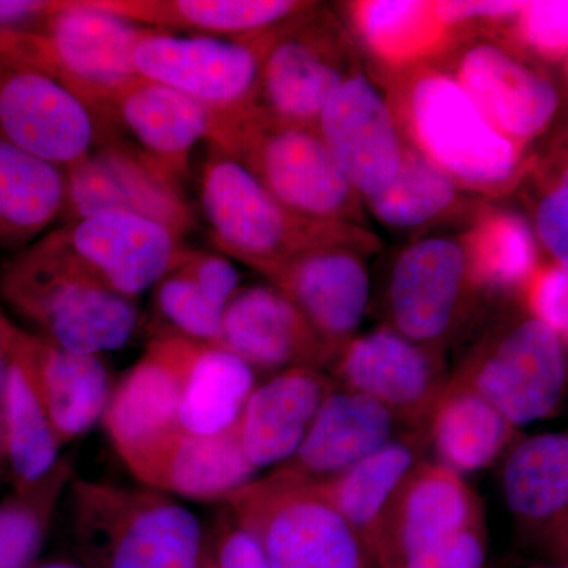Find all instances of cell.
Wrapping results in <instances>:
<instances>
[{
  "label": "cell",
  "mask_w": 568,
  "mask_h": 568,
  "mask_svg": "<svg viewBox=\"0 0 568 568\" xmlns=\"http://www.w3.org/2000/svg\"><path fill=\"white\" fill-rule=\"evenodd\" d=\"M119 457L142 487L201 503L226 500L256 473L245 457L237 424L213 436L166 433Z\"/></svg>",
  "instance_id": "18"
},
{
  "label": "cell",
  "mask_w": 568,
  "mask_h": 568,
  "mask_svg": "<svg viewBox=\"0 0 568 568\" xmlns=\"http://www.w3.org/2000/svg\"><path fill=\"white\" fill-rule=\"evenodd\" d=\"M532 317L568 339V272L558 264L537 265L525 286Z\"/></svg>",
  "instance_id": "40"
},
{
  "label": "cell",
  "mask_w": 568,
  "mask_h": 568,
  "mask_svg": "<svg viewBox=\"0 0 568 568\" xmlns=\"http://www.w3.org/2000/svg\"><path fill=\"white\" fill-rule=\"evenodd\" d=\"M241 287V276L220 254L186 250L155 286V305L170 331L220 347L224 310Z\"/></svg>",
  "instance_id": "31"
},
{
  "label": "cell",
  "mask_w": 568,
  "mask_h": 568,
  "mask_svg": "<svg viewBox=\"0 0 568 568\" xmlns=\"http://www.w3.org/2000/svg\"><path fill=\"white\" fill-rule=\"evenodd\" d=\"M261 275L301 310L334 362L361 327L372 291L364 260L353 244L310 250Z\"/></svg>",
  "instance_id": "17"
},
{
  "label": "cell",
  "mask_w": 568,
  "mask_h": 568,
  "mask_svg": "<svg viewBox=\"0 0 568 568\" xmlns=\"http://www.w3.org/2000/svg\"><path fill=\"white\" fill-rule=\"evenodd\" d=\"M470 280L476 290H525L537 268L536 239L514 212L485 213L465 239Z\"/></svg>",
  "instance_id": "36"
},
{
  "label": "cell",
  "mask_w": 568,
  "mask_h": 568,
  "mask_svg": "<svg viewBox=\"0 0 568 568\" xmlns=\"http://www.w3.org/2000/svg\"><path fill=\"white\" fill-rule=\"evenodd\" d=\"M457 196V182L418 149L406 145L395 181L366 203L377 222L394 230H413L443 215Z\"/></svg>",
  "instance_id": "37"
},
{
  "label": "cell",
  "mask_w": 568,
  "mask_h": 568,
  "mask_svg": "<svg viewBox=\"0 0 568 568\" xmlns=\"http://www.w3.org/2000/svg\"><path fill=\"white\" fill-rule=\"evenodd\" d=\"M406 119L416 149L455 182L496 190L518 174L521 148L485 118L457 78L418 77L407 92Z\"/></svg>",
  "instance_id": "7"
},
{
  "label": "cell",
  "mask_w": 568,
  "mask_h": 568,
  "mask_svg": "<svg viewBox=\"0 0 568 568\" xmlns=\"http://www.w3.org/2000/svg\"><path fill=\"white\" fill-rule=\"evenodd\" d=\"M71 532L89 568H201L207 537L193 511L151 488L73 480Z\"/></svg>",
  "instance_id": "2"
},
{
  "label": "cell",
  "mask_w": 568,
  "mask_h": 568,
  "mask_svg": "<svg viewBox=\"0 0 568 568\" xmlns=\"http://www.w3.org/2000/svg\"><path fill=\"white\" fill-rule=\"evenodd\" d=\"M272 568H376L364 541L312 481L274 470L226 500Z\"/></svg>",
  "instance_id": "5"
},
{
  "label": "cell",
  "mask_w": 568,
  "mask_h": 568,
  "mask_svg": "<svg viewBox=\"0 0 568 568\" xmlns=\"http://www.w3.org/2000/svg\"><path fill=\"white\" fill-rule=\"evenodd\" d=\"M396 424L394 414L375 399L336 388L304 443L276 470L312 484L331 480L394 439Z\"/></svg>",
  "instance_id": "26"
},
{
  "label": "cell",
  "mask_w": 568,
  "mask_h": 568,
  "mask_svg": "<svg viewBox=\"0 0 568 568\" xmlns=\"http://www.w3.org/2000/svg\"><path fill=\"white\" fill-rule=\"evenodd\" d=\"M457 81L485 118L519 145L544 132L558 111L551 81L495 43L469 48Z\"/></svg>",
  "instance_id": "23"
},
{
  "label": "cell",
  "mask_w": 568,
  "mask_h": 568,
  "mask_svg": "<svg viewBox=\"0 0 568 568\" xmlns=\"http://www.w3.org/2000/svg\"><path fill=\"white\" fill-rule=\"evenodd\" d=\"M437 463L458 474L487 469L514 446L517 426L450 376L424 426Z\"/></svg>",
  "instance_id": "30"
},
{
  "label": "cell",
  "mask_w": 568,
  "mask_h": 568,
  "mask_svg": "<svg viewBox=\"0 0 568 568\" xmlns=\"http://www.w3.org/2000/svg\"><path fill=\"white\" fill-rule=\"evenodd\" d=\"M336 388L332 377L308 366L283 369L254 388L237 422L250 465L257 470L293 457Z\"/></svg>",
  "instance_id": "24"
},
{
  "label": "cell",
  "mask_w": 568,
  "mask_h": 568,
  "mask_svg": "<svg viewBox=\"0 0 568 568\" xmlns=\"http://www.w3.org/2000/svg\"><path fill=\"white\" fill-rule=\"evenodd\" d=\"M254 372L222 347L201 345L183 387L179 425L182 432L213 436L237 424L254 390Z\"/></svg>",
  "instance_id": "34"
},
{
  "label": "cell",
  "mask_w": 568,
  "mask_h": 568,
  "mask_svg": "<svg viewBox=\"0 0 568 568\" xmlns=\"http://www.w3.org/2000/svg\"><path fill=\"white\" fill-rule=\"evenodd\" d=\"M73 467L70 458H61L37 487L0 503V568H31L73 481Z\"/></svg>",
  "instance_id": "38"
},
{
  "label": "cell",
  "mask_w": 568,
  "mask_h": 568,
  "mask_svg": "<svg viewBox=\"0 0 568 568\" xmlns=\"http://www.w3.org/2000/svg\"><path fill=\"white\" fill-rule=\"evenodd\" d=\"M0 409L11 476L17 491H28L58 466L61 462L59 448L62 446L33 386L22 351V331L18 327L11 338L9 365L0 392Z\"/></svg>",
  "instance_id": "32"
},
{
  "label": "cell",
  "mask_w": 568,
  "mask_h": 568,
  "mask_svg": "<svg viewBox=\"0 0 568 568\" xmlns=\"http://www.w3.org/2000/svg\"><path fill=\"white\" fill-rule=\"evenodd\" d=\"M31 568H89V567H82V566H77V564H71V562H48V564H43V566H37V567H31Z\"/></svg>",
  "instance_id": "48"
},
{
  "label": "cell",
  "mask_w": 568,
  "mask_h": 568,
  "mask_svg": "<svg viewBox=\"0 0 568 568\" xmlns=\"http://www.w3.org/2000/svg\"><path fill=\"white\" fill-rule=\"evenodd\" d=\"M58 234L84 271L132 301L162 282L189 250L170 227L132 213L88 216Z\"/></svg>",
  "instance_id": "15"
},
{
  "label": "cell",
  "mask_w": 568,
  "mask_h": 568,
  "mask_svg": "<svg viewBox=\"0 0 568 568\" xmlns=\"http://www.w3.org/2000/svg\"><path fill=\"white\" fill-rule=\"evenodd\" d=\"M559 185L566 186V189H568V163H567V166L564 168V173H562V178H560Z\"/></svg>",
  "instance_id": "52"
},
{
  "label": "cell",
  "mask_w": 568,
  "mask_h": 568,
  "mask_svg": "<svg viewBox=\"0 0 568 568\" xmlns=\"http://www.w3.org/2000/svg\"><path fill=\"white\" fill-rule=\"evenodd\" d=\"M428 450L424 429H407L346 473L316 484L364 541L375 566L396 503Z\"/></svg>",
  "instance_id": "25"
},
{
  "label": "cell",
  "mask_w": 568,
  "mask_h": 568,
  "mask_svg": "<svg viewBox=\"0 0 568 568\" xmlns=\"http://www.w3.org/2000/svg\"><path fill=\"white\" fill-rule=\"evenodd\" d=\"M478 507L462 474L425 462L396 503L376 567L439 568L448 538Z\"/></svg>",
  "instance_id": "21"
},
{
  "label": "cell",
  "mask_w": 568,
  "mask_h": 568,
  "mask_svg": "<svg viewBox=\"0 0 568 568\" xmlns=\"http://www.w3.org/2000/svg\"><path fill=\"white\" fill-rule=\"evenodd\" d=\"M102 125L106 133H125L130 148L182 186L194 148L211 138L212 114L183 93L138 77L112 99Z\"/></svg>",
  "instance_id": "20"
},
{
  "label": "cell",
  "mask_w": 568,
  "mask_h": 568,
  "mask_svg": "<svg viewBox=\"0 0 568 568\" xmlns=\"http://www.w3.org/2000/svg\"><path fill=\"white\" fill-rule=\"evenodd\" d=\"M201 568H215L212 566L211 560L207 559V555H205V560H204L203 567H201Z\"/></svg>",
  "instance_id": "53"
},
{
  "label": "cell",
  "mask_w": 568,
  "mask_h": 568,
  "mask_svg": "<svg viewBox=\"0 0 568 568\" xmlns=\"http://www.w3.org/2000/svg\"><path fill=\"white\" fill-rule=\"evenodd\" d=\"M528 568H568V560H556L551 566H532Z\"/></svg>",
  "instance_id": "49"
},
{
  "label": "cell",
  "mask_w": 568,
  "mask_h": 568,
  "mask_svg": "<svg viewBox=\"0 0 568 568\" xmlns=\"http://www.w3.org/2000/svg\"><path fill=\"white\" fill-rule=\"evenodd\" d=\"M108 11L155 31L244 40L278 28L312 3L294 0H93Z\"/></svg>",
  "instance_id": "29"
},
{
  "label": "cell",
  "mask_w": 568,
  "mask_h": 568,
  "mask_svg": "<svg viewBox=\"0 0 568 568\" xmlns=\"http://www.w3.org/2000/svg\"><path fill=\"white\" fill-rule=\"evenodd\" d=\"M102 136L95 112L61 82L0 61V140L65 171Z\"/></svg>",
  "instance_id": "12"
},
{
  "label": "cell",
  "mask_w": 568,
  "mask_h": 568,
  "mask_svg": "<svg viewBox=\"0 0 568 568\" xmlns=\"http://www.w3.org/2000/svg\"><path fill=\"white\" fill-rule=\"evenodd\" d=\"M518 36L545 59L568 58V2H525Z\"/></svg>",
  "instance_id": "39"
},
{
  "label": "cell",
  "mask_w": 568,
  "mask_h": 568,
  "mask_svg": "<svg viewBox=\"0 0 568 568\" xmlns=\"http://www.w3.org/2000/svg\"><path fill=\"white\" fill-rule=\"evenodd\" d=\"M312 7L275 29L250 104L275 121L306 129H316L332 93L351 73L331 29L308 13Z\"/></svg>",
  "instance_id": "14"
},
{
  "label": "cell",
  "mask_w": 568,
  "mask_h": 568,
  "mask_svg": "<svg viewBox=\"0 0 568 568\" xmlns=\"http://www.w3.org/2000/svg\"><path fill=\"white\" fill-rule=\"evenodd\" d=\"M145 31L93 0H59L54 13L26 37L21 65L61 82L102 122L112 99L138 78L134 50Z\"/></svg>",
  "instance_id": "6"
},
{
  "label": "cell",
  "mask_w": 568,
  "mask_h": 568,
  "mask_svg": "<svg viewBox=\"0 0 568 568\" xmlns=\"http://www.w3.org/2000/svg\"><path fill=\"white\" fill-rule=\"evenodd\" d=\"M220 347L263 372L332 364L301 310L282 291L264 284L239 287L224 310Z\"/></svg>",
  "instance_id": "22"
},
{
  "label": "cell",
  "mask_w": 568,
  "mask_h": 568,
  "mask_svg": "<svg viewBox=\"0 0 568 568\" xmlns=\"http://www.w3.org/2000/svg\"><path fill=\"white\" fill-rule=\"evenodd\" d=\"M207 538V559L215 568H272L260 538L242 526L230 508L220 515Z\"/></svg>",
  "instance_id": "41"
},
{
  "label": "cell",
  "mask_w": 568,
  "mask_h": 568,
  "mask_svg": "<svg viewBox=\"0 0 568 568\" xmlns=\"http://www.w3.org/2000/svg\"><path fill=\"white\" fill-rule=\"evenodd\" d=\"M566 355H567V366H568V339L566 342Z\"/></svg>",
  "instance_id": "54"
},
{
  "label": "cell",
  "mask_w": 568,
  "mask_h": 568,
  "mask_svg": "<svg viewBox=\"0 0 568 568\" xmlns=\"http://www.w3.org/2000/svg\"><path fill=\"white\" fill-rule=\"evenodd\" d=\"M201 345L168 328L153 336L140 361L112 388L103 425L118 455L153 437L182 432L183 387Z\"/></svg>",
  "instance_id": "19"
},
{
  "label": "cell",
  "mask_w": 568,
  "mask_h": 568,
  "mask_svg": "<svg viewBox=\"0 0 568 568\" xmlns=\"http://www.w3.org/2000/svg\"><path fill=\"white\" fill-rule=\"evenodd\" d=\"M200 197L213 244L254 268L335 244H353V226L298 215L268 192L237 160L207 142Z\"/></svg>",
  "instance_id": "4"
},
{
  "label": "cell",
  "mask_w": 568,
  "mask_h": 568,
  "mask_svg": "<svg viewBox=\"0 0 568 568\" xmlns=\"http://www.w3.org/2000/svg\"><path fill=\"white\" fill-rule=\"evenodd\" d=\"M0 293L41 338L77 354L121 349L140 324L132 298L112 293L65 248L58 231L22 250L0 272Z\"/></svg>",
  "instance_id": "1"
},
{
  "label": "cell",
  "mask_w": 568,
  "mask_h": 568,
  "mask_svg": "<svg viewBox=\"0 0 568 568\" xmlns=\"http://www.w3.org/2000/svg\"><path fill=\"white\" fill-rule=\"evenodd\" d=\"M488 530L484 507H478L448 538L439 568H487Z\"/></svg>",
  "instance_id": "42"
},
{
  "label": "cell",
  "mask_w": 568,
  "mask_h": 568,
  "mask_svg": "<svg viewBox=\"0 0 568 568\" xmlns=\"http://www.w3.org/2000/svg\"><path fill=\"white\" fill-rule=\"evenodd\" d=\"M465 245L425 237L396 257L387 286L390 327L439 353L465 324L476 293Z\"/></svg>",
  "instance_id": "10"
},
{
  "label": "cell",
  "mask_w": 568,
  "mask_h": 568,
  "mask_svg": "<svg viewBox=\"0 0 568 568\" xmlns=\"http://www.w3.org/2000/svg\"><path fill=\"white\" fill-rule=\"evenodd\" d=\"M353 20L368 50L388 65L428 58L443 48L448 31L436 2H358L353 7Z\"/></svg>",
  "instance_id": "35"
},
{
  "label": "cell",
  "mask_w": 568,
  "mask_h": 568,
  "mask_svg": "<svg viewBox=\"0 0 568 568\" xmlns=\"http://www.w3.org/2000/svg\"><path fill=\"white\" fill-rule=\"evenodd\" d=\"M558 560H568V536L564 541L562 549H560V556Z\"/></svg>",
  "instance_id": "51"
},
{
  "label": "cell",
  "mask_w": 568,
  "mask_h": 568,
  "mask_svg": "<svg viewBox=\"0 0 568 568\" xmlns=\"http://www.w3.org/2000/svg\"><path fill=\"white\" fill-rule=\"evenodd\" d=\"M536 231L555 264L568 272V189L556 186L545 194L536 212Z\"/></svg>",
  "instance_id": "43"
},
{
  "label": "cell",
  "mask_w": 568,
  "mask_h": 568,
  "mask_svg": "<svg viewBox=\"0 0 568 568\" xmlns=\"http://www.w3.org/2000/svg\"><path fill=\"white\" fill-rule=\"evenodd\" d=\"M65 224L100 213H132L162 223L181 237L196 224L181 186L115 134L104 136L65 170Z\"/></svg>",
  "instance_id": "11"
},
{
  "label": "cell",
  "mask_w": 568,
  "mask_h": 568,
  "mask_svg": "<svg viewBox=\"0 0 568 568\" xmlns=\"http://www.w3.org/2000/svg\"><path fill=\"white\" fill-rule=\"evenodd\" d=\"M316 129L358 196L372 200L395 181L406 145L390 103L365 74H347Z\"/></svg>",
  "instance_id": "16"
},
{
  "label": "cell",
  "mask_w": 568,
  "mask_h": 568,
  "mask_svg": "<svg viewBox=\"0 0 568 568\" xmlns=\"http://www.w3.org/2000/svg\"><path fill=\"white\" fill-rule=\"evenodd\" d=\"M14 325L0 313V392H2L3 379H6L7 365H9V354L11 338L14 334Z\"/></svg>",
  "instance_id": "46"
},
{
  "label": "cell",
  "mask_w": 568,
  "mask_h": 568,
  "mask_svg": "<svg viewBox=\"0 0 568 568\" xmlns=\"http://www.w3.org/2000/svg\"><path fill=\"white\" fill-rule=\"evenodd\" d=\"M448 29L473 20H515L525 2H436Z\"/></svg>",
  "instance_id": "44"
},
{
  "label": "cell",
  "mask_w": 568,
  "mask_h": 568,
  "mask_svg": "<svg viewBox=\"0 0 568 568\" xmlns=\"http://www.w3.org/2000/svg\"><path fill=\"white\" fill-rule=\"evenodd\" d=\"M523 426L558 413L567 388L566 343L536 317L487 336L452 375Z\"/></svg>",
  "instance_id": "8"
},
{
  "label": "cell",
  "mask_w": 568,
  "mask_h": 568,
  "mask_svg": "<svg viewBox=\"0 0 568 568\" xmlns=\"http://www.w3.org/2000/svg\"><path fill=\"white\" fill-rule=\"evenodd\" d=\"M65 171L0 140V245H26L62 219Z\"/></svg>",
  "instance_id": "33"
},
{
  "label": "cell",
  "mask_w": 568,
  "mask_h": 568,
  "mask_svg": "<svg viewBox=\"0 0 568 568\" xmlns=\"http://www.w3.org/2000/svg\"><path fill=\"white\" fill-rule=\"evenodd\" d=\"M3 463H7L6 432H3L2 409H0V473H2Z\"/></svg>",
  "instance_id": "47"
},
{
  "label": "cell",
  "mask_w": 568,
  "mask_h": 568,
  "mask_svg": "<svg viewBox=\"0 0 568 568\" xmlns=\"http://www.w3.org/2000/svg\"><path fill=\"white\" fill-rule=\"evenodd\" d=\"M567 536H568V526H567V529L564 530L562 537H560L558 548H556V552H555L556 560L559 559L560 549H562V545H564V541H566Z\"/></svg>",
  "instance_id": "50"
},
{
  "label": "cell",
  "mask_w": 568,
  "mask_h": 568,
  "mask_svg": "<svg viewBox=\"0 0 568 568\" xmlns=\"http://www.w3.org/2000/svg\"><path fill=\"white\" fill-rule=\"evenodd\" d=\"M500 488L518 526L555 555L568 526V432L529 436L508 448Z\"/></svg>",
  "instance_id": "27"
},
{
  "label": "cell",
  "mask_w": 568,
  "mask_h": 568,
  "mask_svg": "<svg viewBox=\"0 0 568 568\" xmlns=\"http://www.w3.org/2000/svg\"><path fill=\"white\" fill-rule=\"evenodd\" d=\"M336 386L375 399L398 424L424 429L448 379L440 353L394 327L354 336L332 362Z\"/></svg>",
  "instance_id": "13"
},
{
  "label": "cell",
  "mask_w": 568,
  "mask_h": 568,
  "mask_svg": "<svg viewBox=\"0 0 568 568\" xmlns=\"http://www.w3.org/2000/svg\"><path fill=\"white\" fill-rule=\"evenodd\" d=\"M22 351L61 446L73 443L103 420L112 387L99 355L71 353L26 332Z\"/></svg>",
  "instance_id": "28"
},
{
  "label": "cell",
  "mask_w": 568,
  "mask_h": 568,
  "mask_svg": "<svg viewBox=\"0 0 568 568\" xmlns=\"http://www.w3.org/2000/svg\"><path fill=\"white\" fill-rule=\"evenodd\" d=\"M237 160L290 211L323 223L349 224L358 194L316 129L290 125L254 108L212 114L209 141Z\"/></svg>",
  "instance_id": "3"
},
{
  "label": "cell",
  "mask_w": 568,
  "mask_h": 568,
  "mask_svg": "<svg viewBox=\"0 0 568 568\" xmlns=\"http://www.w3.org/2000/svg\"><path fill=\"white\" fill-rule=\"evenodd\" d=\"M275 29L244 40L148 29L134 50V70L203 104L213 115L230 114L252 104Z\"/></svg>",
  "instance_id": "9"
},
{
  "label": "cell",
  "mask_w": 568,
  "mask_h": 568,
  "mask_svg": "<svg viewBox=\"0 0 568 568\" xmlns=\"http://www.w3.org/2000/svg\"><path fill=\"white\" fill-rule=\"evenodd\" d=\"M59 0H0V29H39Z\"/></svg>",
  "instance_id": "45"
}]
</instances>
